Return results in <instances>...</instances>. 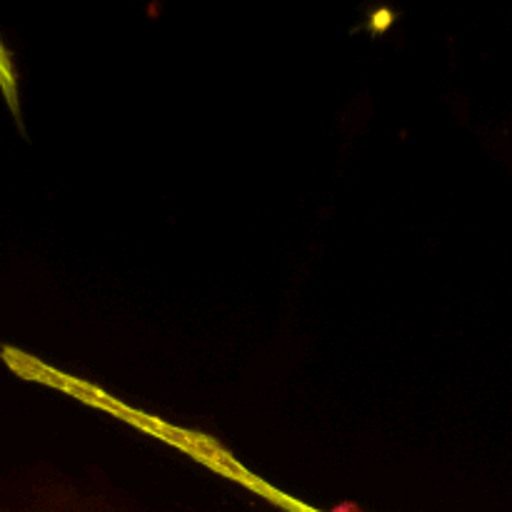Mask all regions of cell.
Segmentation results:
<instances>
[{"mask_svg": "<svg viewBox=\"0 0 512 512\" xmlns=\"http://www.w3.org/2000/svg\"><path fill=\"white\" fill-rule=\"evenodd\" d=\"M0 90H3V95L8 98L10 108L18 113V83H15L13 63H10V55L8 50L3 48V43H0Z\"/></svg>", "mask_w": 512, "mask_h": 512, "instance_id": "obj_1", "label": "cell"}]
</instances>
